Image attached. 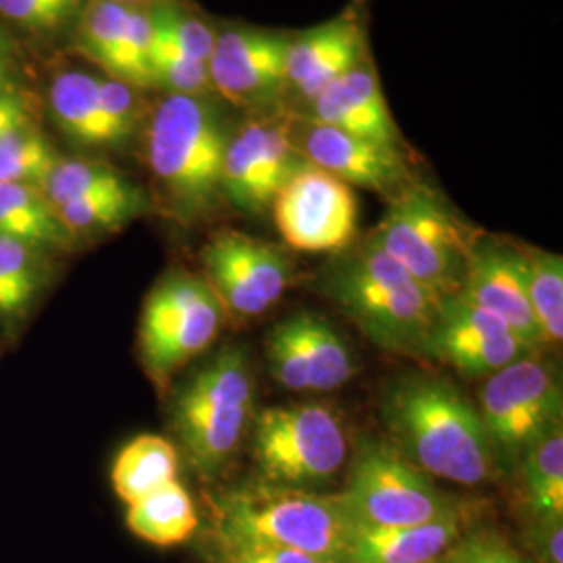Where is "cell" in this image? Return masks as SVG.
Segmentation results:
<instances>
[{
  "instance_id": "1",
  "label": "cell",
  "mask_w": 563,
  "mask_h": 563,
  "mask_svg": "<svg viewBox=\"0 0 563 563\" xmlns=\"http://www.w3.org/2000/svg\"><path fill=\"white\" fill-rule=\"evenodd\" d=\"M383 423L388 444L430 478L478 486L495 481L501 467L478 409L443 378L393 384L384 395Z\"/></svg>"
},
{
  "instance_id": "2",
  "label": "cell",
  "mask_w": 563,
  "mask_h": 563,
  "mask_svg": "<svg viewBox=\"0 0 563 563\" xmlns=\"http://www.w3.org/2000/svg\"><path fill=\"white\" fill-rule=\"evenodd\" d=\"M320 286L372 344L395 355H423L439 297L369 239L336 253Z\"/></svg>"
},
{
  "instance_id": "3",
  "label": "cell",
  "mask_w": 563,
  "mask_h": 563,
  "mask_svg": "<svg viewBox=\"0 0 563 563\" xmlns=\"http://www.w3.org/2000/svg\"><path fill=\"white\" fill-rule=\"evenodd\" d=\"M230 128L207 97L167 95L153 111L144 153L172 213L207 220L223 202L222 172Z\"/></svg>"
},
{
  "instance_id": "4",
  "label": "cell",
  "mask_w": 563,
  "mask_h": 563,
  "mask_svg": "<svg viewBox=\"0 0 563 563\" xmlns=\"http://www.w3.org/2000/svg\"><path fill=\"white\" fill-rule=\"evenodd\" d=\"M211 530L302 551L328 563H349L355 526L339 493L241 484L211 497Z\"/></svg>"
},
{
  "instance_id": "5",
  "label": "cell",
  "mask_w": 563,
  "mask_h": 563,
  "mask_svg": "<svg viewBox=\"0 0 563 563\" xmlns=\"http://www.w3.org/2000/svg\"><path fill=\"white\" fill-rule=\"evenodd\" d=\"M255 418V378L246 353L225 346L176 393L169 426L188 463L213 478L234 460Z\"/></svg>"
},
{
  "instance_id": "6",
  "label": "cell",
  "mask_w": 563,
  "mask_h": 563,
  "mask_svg": "<svg viewBox=\"0 0 563 563\" xmlns=\"http://www.w3.org/2000/svg\"><path fill=\"white\" fill-rule=\"evenodd\" d=\"M483 232L463 222L455 209L423 181H409L367 239L443 299L462 290L474 244Z\"/></svg>"
},
{
  "instance_id": "7",
  "label": "cell",
  "mask_w": 563,
  "mask_h": 563,
  "mask_svg": "<svg viewBox=\"0 0 563 563\" xmlns=\"http://www.w3.org/2000/svg\"><path fill=\"white\" fill-rule=\"evenodd\" d=\"M251 455L260 483L318 490L349 460L341 413L318 402L267 407L251 423Z\"/></svg>"
},
{
  "instance_id": "8",
  "label": "cell",
  "mask_w": 563,
  "mask_h": 563,
  "mask_svg": "<svg viewBox=\"0 0 563 563\" xmlns=\"http://www.w3.org/2000/svg\"><path fill=\"white\" fill-rule=\"evenodd\" d=\"M355 528H409L462 518L455 497L416 467L393 444L362 439L339 493Z\"/></svg>"
},
{
  "instance_id": "9",
  "label": "cell",
  "mask_w": 563,
  "mask_h": 563,
  "mask_svg": "<svg viewBox=\"0 0 563 563\" xmlns=\"http://www.w3.org/2000/svg\"><path fill=\"white\" fill-rule=\"evenodd\" d=\"M225 320L222 301L205 278L188 272L167 274L148 292L139 328L142 365L153 383H169L205 353Z\"/></svg>"
},
{
  "instance_id": "10",
  "label": "cell",
  "mask_w": 563,
  "mask_h": 563,
  "mask_svg": "<svg viewBox=\"0 0 563 563\" xmlns=\"http://www.w3.org/2000/svg\"><path fill=\"white\" fill-rule=\"evenodd\" d=\"M476 409L499 465H520L523 453L553 426L562 423L558 372L539 353L526 355L484 378Z\"/></svg>"
},
{
  "instance_id": "11",
  "label": "cell",
  "mask_w": 563,
  "mask_h": 563,
  "mask_svg": "<svg viewBox=\"0 0 563 563\" xmlns=\"http://www.w3.org/2000/svg\"><path fill=\"white\" fill-rule=\"evenodd\" d=\"M284 242L302 253H342L355 244L360 202L349 184L309 163L269 207Z\"/></svg>"
},
{
  "instance_id": "12",
  "label": "cell",
  "mask_w": 563,
  "mask_h": 563,
  "mask_svg": "<svg viewBox=\"0 0 563 563\" xmlns=\"http://www.w3.org/2000/svg\"><path fill=\"white\" fill-rule=\"evenodd\" d=\"M205 280L232 318H257L292 286L295 265L280 246L222 230L202 246Z\"/></svg>"
},
{
  "instance_id": "13",
  "label": "cell",
  "mask_w": 563,
  "mask_h": 563,
  "mask_svg": "<svg viewBox=\"0 0 563 563\" xmlns=\"http://www.w3.org/2000/svg\"><path fill=\"white\" fill-rule=\"evenodd\" d=\"M265 362L269 376L290 393H330L357 374L349 342L313 311L295 313L269 330Z\"/></svg>"
},
{
  "instance_id": "14",
  "label": "cell",
  "mask_w": 563,
  "mask_h": 563,
  "mask_svg": "<svg viewBox=\"0 0 563 563\" xmlns=\"http://www.w3.org/2000/svg\"><path fill=\"white\" fill-rule=\"evenodd\" d=\"M532 355L501 320L460 292L439 299L422 357L444 363L467 380H484Z\"/></svg>"
},
{
  "instance_id": "15",
  "label": "cell",
  "mask_w": 563,
  "mask_h": 563,
  "mask_svg": "<svg viewBox=\"0 0 563 563\" xmlns=\"http://www.w3.org/2000/svg\"><path fill=\"white\" fill-rule=\"evenodd\" d=\"M290 36L234 27L216 34L207 60L213 92L223 101L263 113L280 99L286 86Z\"/></svg>"
},
{
  "instance_id": "16",
  "label": "cell",
  "mask_w": 563,
  "mask_h": 563,
  "mask_svg": "<svg viewBox=\"0 0 563 563\" xmlns=\"http://www.w3.org/2000/svg\"><path fill=\"white\" fill-rule=\"evenodd\" d=\"M292 141L305 162L349 184L393 197L413 181L402 148L351 136L336 128L292 118Z\"/></svg>"
},
{
  "instance_id": "17",
  "label": "cell",
  "mask_w": 563,
  "mask_h": 563,
  "mask_svg": "<svg viewBox=\"0 0 563 563\" xmlns=\"http://www.w3.org/2000/svg\"><path fill=\"white\" fill-rule=\"evenodd\" d=\"M460 295L501 320L528 353L544 349L526 295L518 244L481 234L467 263Z\"/></svg>"
},
{
  "instance_id": "18",
  "label": "cell",
  "mask_w": 563,
  "mask_h": 563,
  "mask_svg": "<svg viewBox=\"0 0 563 563\" xmlns=\"http://www.w3.org/2000/svg\"><path fill=\"white\" fill-rule=\"evenodd\" d=\"M307 120L336 128L351 136L402 148V136L384 99L372 59H363L311 101Z\"/></svg>"
},
{
  "instance_id": "19",
  "label": "cell",
  "mask_w": 563,
  "mask_h": 563,
  "mask_svg": "<svg viewBox=\"0 0 563 563\" xmlns=\"http://www.w3.org/2000/svg\"><path fill=\"white\" fill-rule=\"evenodd\" d=\"M365 38L353 20H336L313 27L288 42L286 86L311 102L349 69L367 59Z\"/></svg>"
},
{
  "instance_id": "20",
  "label": "cell",
  "mask_w": 563,
  "mask_h": 563,
  "mask_svg": "<svg viewBox=\"0 0 563 563\" xmlns=\"http://www.w3.org/2000/svg\"><path fill=\"white\" fill-rule=\"evenodd\" d=\"M462 532V518L409 528H355L349 563H437Z\"/></svg>"
},
{
  "instance_id": "21",
  "label": "cell",
  "mask_w": 563,
  "mask_h": 563,
  "mask_svg": "<svg viewBox=\"0 0 563 563\" xmlns=\"http://www.w3.org/2000/svg\"><path fill=\"white\" fill-rule=\"evenodd\" d=\"M267 115L257 113L230 134L222 172L223 202L249 216H263L269 205L263 197V144Z\"/></svg>"
},
{
  "instance_id": "22",
  "label": "cell",
  "mask_w": 563,
  "mask_h": 563,
  "mask_svg": "<svg viewBox=\"0 0 563 563\" xmlns=\"http://www.w3.org/2000/svg\"><path fill=\"white\" fill-rule=\"evenodd\" d=\"M178 465L176 444L157 434H141L118 453L111 467V484L123 504L134 505L174 483Z\"/></svg>"
},
{
  "instance_id": "23",
  "label": "cell",
  "mask_w": 563,
  "mask_h": 563,
  "mask_svg": "<svg viewBox=\"0 0 563 563\" xmlns=\"http://www.w3.org/2000/svg\"><path fill=\"white\" fill-rule=\"evenodd\" d=\"M125 523L141 541L174 547L186 543L199 530V514L188 490L174 481L141 501L128 505Z\"/></svg>"
},
{
  "instance_id": "24",
  "label": "cell",
  "mask_w": 563,
  "mask_h": 563,
  "mask_svg": "<svg viewBox=\"0 0 563 563\" xmlns=\"http://www.w3.org/2000/svg\"><path fill=\"white\" fill-rule=\"evenodd\" d=\"M0 236L36 251L42 246H65L71 239L41 188L25 184H0Z\"/></svg>"
},
{
  "instance_id": "25",
  "label": "cell",
  "mask_w": 563,
  "mask_h": 563,
  "mask_svg": "<svg viewBox=\"0 0 563 563\" xmlns=\"http://www.w3.org/2000/svg\"><path fill=\"white\" fill-rule=\"evenodd\" d=\"M51 109L60 132L86 146H111L102 120L99 78L84 71H65L53 81Z\"/></svg>"
},
{
  "instance_id": "26",
  "label": "cell",
  "mask_w": 563,
  "mask_h": 563,
  "mask_svg": "<svg viewBox=\"0 0 563 563\" xmlns=\"http://www.w3.org/2000/svg\"><path fill=\"white\" fill-rule=\"evenodd\" d=\"M526 295L543 346L563 341V260L534 246L518 244Z\"/></svg>"
},
{
  "instance_id": "27",
  "label": "cell",
  "mask_w": 563,
  "mask_h": 563,
  "mask_svg": "<svg viewBox=\"0 0 563 563\" xmlns=\"http://www.w3.org/2000/svg\"><path fill=\"white\" fill-rule=\"evenodd\" d=\"M523 488L532 520L563 518V428L553 426L523 453Z\"/></svg>"
},
{
  "instance_id": "28",
  "label": "cell",
  "mask_w": 563,
  "mask_h": 563,
  "mask_svg": "<svg viewBox=\"0 0 563 563\" xmlns=\"http://www.w3.org/2000/svg\"><path fill=\"white\" fill-rule=\"evenodd\" d=\"M146 207V197L136 184H130L121 190L102 192L86 197L80 201L65 202L57 207V218L63 228L76 234H107L123 228L125 223L139 218Z\"/></svg>"
},
{
  "instance_id": "29",
  "label": "cell",
  "mask_w": 563,
  "mask_h": 563,
  "mask_svg": "<svg viewBox=\"0 0 563 563\" xmlns=\"http://www.w3.org/2000/svg\"><path fill=\"white\" fill-rule=\"evenodd\" d=\"M60 157L32 123L0 136V184L41 188Z\"/></svg>"
},
{
  "instance_id": "30",
  "label": "cell",
  "mask_w": 563,
  "mask_h": 563,
  "mask_svg": "<svg viewBox=\"0 0 563 563\" xmlns=\"http://www.w3.org/2000/svg\"><path fill=\"white\" fill-rule=\"evenodd\" d=\"M36 249L0 236V318H20L42 286Z\"/></svg>"
},
{
  "instance_id": "31",
  "label": "cell",
  "mask_w": 563,
  "mask_h": 563,
  "mask_svg": "<svg viewBox=\"0 0 563 563\" xmlns=\"http://www.w3.org/2000/svg\"><path fill=\"white\" fill-rule=\"evenodd\" d=\"M111 165L86 159H59L41 186L42 195L55 209L65 202L80 201L102 192H113L130 186Z\"/></svg>"
},
{
  "instance_id": "32",
  "label": "cell",
  "mask_w": 563,
  "mask_h": 563,
  "mask_svg": "<svg viewBox=\"0 0 563 563\" xmlns=\"http://www.w3.org/2000/svg\"><path fill=\"white\" fill-rule=\"evenodd\" d=\"M132 7L113 0H88L78 25V48L109 74Z\"/></svg>"
},
{
  "instance_id": "33",
  "label": "cell",
  "mask_w": 563,
  "mask_h": 563,
  "mask_svg": "<svg viewBox=\"0 0 563 563\" xmlns=\"http://www.w3.org/2000/svg\"><path fill=\"white\" fill-rule=\"evenodd\" d=\"M153 20L151 11L132 7L121 36L118 57L109 78L123 81L136 90L153 88Z\"/></svg>"
},
{
  "instance_id": "34",
  "label": "cell",
  "mask_w": 563,
  "mask_h": 563,
  "mask_svg": "<svg viewBox=\"0 0 563 563\" xmlns=\"http://www.w3.org/2000/svg\"><path fill=\"white\" fill-rule=\"evenodd\" d=\"M153 88L178 97H209L213 92L209 67L202 60L184 55L153 32Z\"/></svg>"
},
{
  "instance_id": "35",
  "label": "cell",
  "mask_w": 563,
  "mask_h": 563,
  "mask_svg": "<svg viewBox=\"0 0 563 563\" xmlns=\"http://www.w3.org/2000/svg\"><path fill=\"white\" fill-rule=\"evenodd\" d=\"M201 555L207 563H328L302 551L242 539L211 528L202 534Z\"/></svg>"
},
{
  "instance_id": "36",
  "label": "cell",
  "mask_w": 563,
  "mask_h": 563,
  "mask_svg": "<svg viewBox=\"0 0 563 563\" xmlns=\"http://www.w3.org/2000/svg\"><path fill=\"white\" fill-rule=\"evenodd\" d=\"M148 11L153 20V32L157 38L169 42L172 46H176L192 59L202 60V63L209 60L216 44V32L205 21L197 20L195 15L181 11L172 2L151 7Z\"/></svg>"
},
{
  "instance_id": "37",
  "label": "cell",
  "mask_w": 563,
  "mask_h": 563,
  "mask_svg": "<svg viewBox=\"0 0 563 563\" xmlns=\"http://www.w3.org/2000/svg\"><path fill=\"white\" fill-rule=\"evenodd\" d=\"M81 0H0V15L27 32L53 34L74 20Z\"/></svg>"
},
{
  "instance_id": "38",
  "label": "cell",
  "mask_w": 563,
  "mask_h": 563,
  "mask_svg": "<svg viewBox=\"0 0 563 563\" xmlns=\"http://www.w3.org/2000/svg\"><path fill=\"white\" fill-rule=\"evenodd\" d=\"M99 99L111 146L128 141L142 118L141 97L136 88L115 78H99Z\"/></svg>"
},
{
  "instance_id": "39",
  "label": "cell",
  "mask_w": 563,
  "mask_h": 563,
  "mask_svg": "<svg viewBox=\"0 0 563 563\" xmlns=\"http://www.w3.org/2000/svg\"><path fill=\"white\" fill-rule=\"evenodd\" d=\"M437 563H534L522 555L501 534L481 530L463 534L451 544Z\"/></svg>"
},
{
  "instance_id": "40",
  "label": "cell",
  "mask_w": 563,
  "mask_h": 563,
  "mask_svg": "<svg viewBox=\"0 0 563 563\" xmlns=\"http://www.w3.org/2000/svg\"><path fill=\"white\" fill-rule=\"evenodd\" d=\"M528 547L534 563H563V518L532 520Z\"/></svg>"
},
{
  "instance_id": "41",
  "label": "cell",
  "mask_w": 563,
  "mask_h": 563,
  "mask_svg": "<svg viewBox=\"0 0 563 563\" xmlns=\"http://www.w3.org/2000/svg\"><path fill=\"white\" fill-rule=\"evenodd\" d=\"M32 123L25 99L15 88L0 86V136Z\"/></svg>"
},
{
  "instance_id": "42",
  "label": "cell",
  "mask_w": 563,
  "mask_h": 563,
  "mask_svg": "<svg viewBox=\"0 0 563 563\" xmlns=\"http://www.w3.org/2000/svg\"><path fill=\"white\" fill-rule=\"evenodd\" d=\"M9 51L4 46V42L0 38V86H7L9 81Z\"/></svg>"
},
{
  "instance_id": "43",
  "label": "cell",
  "mask_w": 563,
  "mask_h": 563,
  "mask_svg": "<svg viewBox=\"0 0 563 563\" xmlns=\"http://www.w3.org/2000/svg\"><path fill=\"white\" fill-rule=\"evenodd\" d=\"M113 2H120L125 7H142V9H151V7H157L163 2H172V0H113Z\"/></svg>"
}]
</instances>
